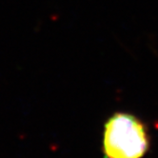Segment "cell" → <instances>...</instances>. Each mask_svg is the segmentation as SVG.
I'll use <instances>...</instances> for the list:
<instances>
[{
    "mask_svg": "<svg viewBox=\"0 0 158 158\" xmlns=\"http://www.w3.org/2000/svg\"><path fill=\"white\" fill-rule=\"evenodd\" d=\"M148 150V132L140 119L116 112L107 120L103 134L105 158H141Z\"/></svg>",
    "mask_w": 158,
    "mask_h": 158,
    "instance_id": "1",
    "label": "cell"
}]
</instances>
